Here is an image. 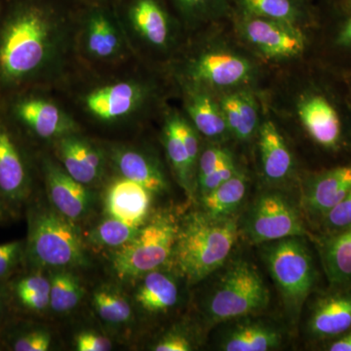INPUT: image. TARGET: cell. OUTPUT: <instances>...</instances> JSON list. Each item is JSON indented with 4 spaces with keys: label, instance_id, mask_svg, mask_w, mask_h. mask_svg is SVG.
Masks as SVG:
<instances>
[{
    "label": "cell",
    "instance_id": "17",
    "mask_svg": "<svg viewBox=\"0 0 351 351\" xmlns=\"http://www.w3.org/2000/svg\"><path fill=\"white\" fill-rule=\"evenodd\" d=\"M186 105L195 128L205 137L219 140L230 132L219 101L208 88L197 83L191 85L186 92Z\"/></svg>",
    "mask_w": 351,
    "mask_h": 351
},
{
    "label": "cell",
    "instance_id": "5",
    "mask_svg": "<svg viewBox=\"0 0 351 351\" xmlns=\"http://www.w3.org/2000/svg\"><path fill=\"white\" fill-rule=\"evenodd\" d=\"M269 290L262 277L248 263L233 265L215 288L208 300L206 313L210 320L221 322L244 317L265 308Z\"/></svg>",
    "mask_w": 351,
    "mask_h": 351
},
{
    "label": "cell",
    "instance_id": "36",
    "mask_svg": "<svg viewBox=\"0 0 351 351\" xmlns=\"http://www.w3.org/2000/svg\"><path fill=\"white\" fill-rule=\"evenodd\" d=\"M25 242L11 241L0 244V280L12 274L25 255Z\"/></svg>",
    "mask_w": 351,
    "mask_h": 351
},
{
    "label": "cell",
    "instance_id": "41",
    "mask_svg": "<svg viewBox=\"0 0 351 351\" xmlns=\"http://www.w3.org/2000/svg\"><path fill=\"white\" fill-rule=\"evenodd\" d=\"M237 172L234 161H228L221 165L218 169L215 170L211 174L205 176L197 180V186L199 189L201 196L206 195L215 189L218 188L221 184L230 180Z\"/></svg>",
    "mask_w": 351,
    "mask_h": 351
},
{
    "label": "cell",
    "instance_id": "35",
    "mask_svg": "<svg viewBox=\"0 0 351 351\" xmlns=\"http://www.w3.org/2000/svg\"><path fill=\"white\" fill-rule=\"evenodd\" d=\"M180 13L191 21H206L223 15L230 0H172Z\"/></svg>",
    "mask_w": 351,
    "mask_h": 351
},
{
    "label": "cell",
    "instance_id": "23",
    "mask_svg": "<svg viewBox=\"0 0 351 351\" xmlns=\"http://www.w3.org/2000/svg\"><path fill=\"white\" fill-rule=\"evenodd\" d=\"M113 161L125 179L145 186L152 193L165 191L167 182L162 171L142 152L130 149H119L113 154Z\"/></svg>",
    "mask_w": 351,
    "mask_h": 351
},
{
    "label": "cell",
    "instance_id": "39",
    "mask_svg": "<svg viewBox=\"0 0 351 351\" xmlns=\"http://www.w3.org/2000/svg\"><path fill=\"white\" fill-rule=\"evenodd\" d=\"M173 121H174L176 129L181 137L184 147L191 158V163L195 167H197L198 158H199V141H198L197 134L191 124L188 123L184 119L179 115H172Z\"/></svg>",
    "mask_w": 351,
    "mask_h": 351
},
{
    "label": "cell",
    "instance_id": "19",
    "mask_svg": "<svg viewBox=\"0 0 351 351\" xmlns=\"http://www.w3.org/2000/svg\"><path fill=\"white\" fill-rule=\"evenodd\" d=\"M351 191V165L328 171L314 180L307 189L306 205L309 211L324 216Z\"/></svg>",
    "mask_w": 351,
    "mask_h": 351
},
{
    "label": "cell",
    "instance_id": "43",
    "mask_svg": "<svg viewBox=\"0 0 351 351\" xmlns=\"http://www.w3.org/2000/svg\"><path fill=\"white\" fill-rule=\"evenodd\" d=\"M152 350L156 351H191L193 350L191 339L180 332H170L164 336Z\"/></svg>",
    "mask_w": 351,
    "mask_h": 351
},
{
    "label": "cell",
    "instance_id": "46",
    "mask_svg": "<svg viewBox=\"0 0 351 351\" xmlns=\"http://www.w3.org/2000/svg\"><path fill=\"white\" fill-rule=\"evenodd\" d=\"M5 210H4L3 206L0 204V221H3V219H5Z\"/></svg>",
    "mask_w": 351,
    "mask_h": 351
},
{
    "label": "cell",
    "instance_id": "33",
    "mask_svg": "<svg viewBox=\"0 0 351 351\" xmlns=\"http://www.w3.org/2000/svg\"><path fill=\"white\" fill-rule=\"evenodd\" d=\"M18 301L25 308L43 313L50 307V278L34 272L21 278L15 285Z\"/></svg>",
    "mask_w": 351,
    "mask_h": 351
},
{
    "label": "cell",
    "instance_id": "2",
    "mask_svg": "<svg viewBox=\"0 0 351 351\" xmlns=\"http://www.w3.org/2000/svg\"><path fill=\"white\" fill-rule=\"evenodd\" d=\"M239 237L232 217L189 215L178 228L173 249L176 267L189 284L206 278L223 265Z\"/></svg>",
    "mask_w": 351,
    "mask_h": 351
},
{
    "label": "cell",
    "instance_id": "24",
    "mask_svg": "<svg viewBox=\"0 0 351 351\" xmlns=\"http://www.w3.org/2000/svg\"><path fill=\"white\" fill-rule=\"evenodd\" d=\"M179 290L167 274L152 270L145 274L136 292V302L147 313H164L177 304Z\"/></svg>",
    "mask_w": 351,
    "mask_h": 351
},
{
    "label": "cell",
    "instance_id": "11",
    "mask_svg": "<svg viewBox=\"0 0 351 351\" xmlns=\"http://www.w3.org/2000/svg\"><path fill=\"white\" fill-rule=\"evenodd\" d=\"M43 170L52 207L71 221L84 219L94 203L93 195L86 186L76 181L63 167L52 161L46 160Z\"/></svg>",
    "mask_w": 351,
    "mask_h": 351
},
{
    "label": "cell",
    "instance_id": "18",
    "mask_svg": "<svg viewBox=\"0 0 351 351\" xmlns=\"http://www.w3.org/2000/svg\"><path fill=\"white\" fill-rule=\"evenodd\" d=\"M142 92L133 83L120 82L101 88L89 95L86 106L95 117L113 120L125 117L140 101Z\"/></svg>",
    "mask_w": 351,
    "mask_h": 351
},
{
    "label": "cell",
    "instance_id": "16",
    "mask_svg": "<svg viewBox=\"0 0 351 351\" xmlns=\"http://www.w3.org/2000/svg\"><path fill=\"white\" fill-rule=\"evenodd\" d=\"M311 334L330 338L351 329V293H339L318 300L308 321Z\"/></svg>",
    "mask_w": 351,
    "mask_h": 351
},
{
    "label": "cell",
    "instance_id": "6",
    "mask_svg": "<svg viewBox=\"0 0 351 351\" xmlns=\"http://www.w3.org/2000/svg\"><path fill=\"white\" fill-rule=\"evenodd\" d=\"M265 258L289 311L299 313L316 279L308 249L299 237H289L270 245L265 252Z\"/></svg>",
    "mask_w": 351,
    "mask_h": 351
},
{
    "label": "cell",
    "instance_id": "26",
    "mask_svg": "<svg viewBox=\"0 0 351 351\" xmlns=\"http://www.w3.org/2000/svg\"><path fill=\"white\" fill-rule=\"evenodd\" d=\"M322 257L329 280L339 287H351V226L327 240Z\"/></svg>",
    "mask_w": 351,
    "mask_h": 351
},
{
    "label": "cell",
    "instance_id": "4",
    "mask_svg": "<svg viewBox=\"0 0 351 351\" xmlns=\"http://www.w3.org/2000/svg\"><path fill=\"white\" fill-rule=\"evenodd\" d=\"M178 228L172 217L163 215L141 226L128 243L113 252L117 276L122 280L138 278L164 265L172 256Z\"/></svg>",
    "mask_w": 351,
    "mask_h": 351
},
{
    "label": "cell",
    "instance_id": "21",
    "mask_svg": "<svg viewBox=\"0 0 351 351\" xmlns=\"http://www.w3.org/2000/svg\"><path fill=\"white\" fill-rule=\"evenodd\" d=\"M263 174L270 182L287 179L293 169V157L274 122H263L258 134Z\"/></svg>",
    "mask_w": 351,
    "mask_h": 351
},
{
    "label": "cell",
    "instance_id": "40",
    "mask_svg": "<svg viewBox=\"0 0 351 351\" xmlns=\"http://www.w3.org/2000/svg\"><path fill=\"white\" fill-rule=\"evenodd\" d=\"M324 223L330 230L338 232L351 226V191L324 215Z\"/></svg>",
    "mask_w": 351,
    "mask_h": 351
},
{
    "label": "cell",
    "instance_id": "31",
    "mask_svg": "<svg viewBox=\"0 0 351 351\" xmlns=\"http://www.w3.org/2000/svg\"><path fill=\"white\" fill-rule=\"evenodd\" d=\"M248 15L298 25L304 16L302 0H233Z\"/></svg>",
    "mask_w": 351,
    "mask_h": 351
},
{
    "label": "cell",
    "instance_id": "14",
    "mask_svg": "<svg viewBox=\"0 0 351 351\" xmlns=\"http://www.w3.org/2000/svg\"><path fill=\"white\" fill-rule=\"evenodd\" d=\"M151 201V191L137 182L122 178L108 189L106 211L110 217L142 226L149 214Z\"/></svg>",
    "mask_w": 351,
    "mask_h": 351
},
{
    "label": "cell",
    "instance_id": "37",
    "mask_svg": "<svg viewBox=\"0 0 351 351\" xmlns=\"http://www.w3.org/2000/svg\"><path fill=\"white\" fill-rule=\"evenodd\" d=\"M52 337L44 329H34L21 335L14 341L13 350L16 351L49 350Z\"/></svg>",
    "mask_w": 351,
    "mask_h": 351
},
{
    "label": "cell",
    "instance_id": "34",
    "mask_svg": "<svg viewBox=\"0 0 351 351\" xmlns=\"http://www.w3.org/2000/svg\"><path fill=\"white\" fill-rule=\"evenodd\" d=\"M141 226H135L113 217L108 216L97 226L90 235V239L100 246L117 249L123 246L136 234Z\"/></svg>",
    "mask_w": 351,
    "mask_h": 351
},
{
    "label": "cell",
    "instance_id": "20",
    "mask_svg": "<svg viewBox=\"0 0 351 351\" xmlns=\"http://www.w3.org/2000/svg\"><path fill=\"white\" fill-rule=\"evenodd\" d=\"M126 13L145 40L159 47L166 45L169 38V17L159 0H128Z\"/></svg>",
    "mask_w": 351,
    "mask_h": 351
},
{
    "label": "cell",
    "instance_id": "30",
    "mask_svg": "<svg viewBox=\"0 0 351 351\" xmlns=\"http://www.w3.org/2000/svg\"><path fill=\"white\" fill-rule=\"evenodd\" d=\"M164 140L168 158L172 164L178 182L189 195H193L195 191V167L191 163L188 151L176 129L172 117H169L166 122Z\"/></svg>",
    "mask_w": 351,
    "mask_h": 351
},
{
    "label": "cell",
    "instance_id": "27",
    "mask_svg": "<svg viewBox=\"0 0 351 351\" xmlns=\"http://www.w3.org/2000/svg\"><path fill=\"white\" fill-rule=\"evenodd\" d=\"M280 332L260 323H247L235 327L223 339L226 351H267L280 346Z\"/></svg>",
    "mask_w": 351,
    "mask_h": 351
},
{
    "label": "cell",
    "instance_id": "32",
    "mask_svg": "<svg viewBox=\"0 0 351 351\" xmlns=\"http://www.w3.org/2000/svg\"><path fill=\"white\" fill-rule=\"evenodd\" d=\"M92 304L99 317L110 325L125 324L132 318V306L125 295L112 286L95 291Z\"/></svg>",
    "mask_w": 351,
    "mask_h": 351
},
{
    "label": "cell",
    "instance_id": "42",
    "mask_svg": "<svg viewBox=\"0 0 351 351\" xmlns=\"http://www.w3.org/2000/svg\"><path fill=\"white\" fill-rule=\"evenodd\" d=\"M75 348L78 351L112 350V343L107 337L94 332L84 331L75 337Z\"/></svg>",
    "mask_w": 351,
    "mask_h": 351
},
{
    "label": "cell",
    "instance_id": "13",
    "mask_svg": "<svg viewBox=\"0 0 351 351\" xmlns=\"http://www.w3.org/2000/svg\"><path fill=\"white\" fill-rule=\"evenodd\" d=\"M57 154L64 169L85 186L94 184L103 174L104 159L100 151L84 138L71 134L59 138Z\"/></svg>",
    "mask_w": 351,
    "mask_h": 351
},
{
    "label": "cell",
    "instance_id": "22",
    "mask_svg": "<svg viewBox=\"0 0 351 351\" xmlns=\"http://www.w3.org/2000/svg\"><path fill=\"white\" fill-rule=\"evenodd\" d=\"M228 131L240 141H248L258 129V112L255 98L250 92L234 90L219 99Z\"/></svg>",
    "mask_w": 351,
    "mask_h": 351
},
{
    "label": "cell",
    "instance_id": "12",
    "mask_svg": "<svg viewBox=\"0 0 351 351\" xmlns=\"http://www.w3.org/2000/svg\"><path fill=\"white\" fill-rule=\"evenodd\" d=\"M4 115L0 114V195L20 202L29 195V176L19 143Z\"/></svg>",
    "mask_w": 351,
    "mask_h": 351
},
{
    "label": "cell",
    "instance_id": "10",
    "mask_svg": "<svg viewBox=\"0 0 351 351\" xmlns=\"http://www.w3.org/2000/svg\"><path fill=\"white\" fill-rule=\"evenodd\" d=\"M253 75L249 60L226 50L204 53L191 66L193 82L210 89H235L250 82Z\"/></svg>",
    "mask_w": 351,
    "mask_h": 351
},
{
    "label": "cell",
    "instance_id": "1",
    "mask_svg": "<svg viewBox=\"0 0 351 351\" xmlns=\"http://www.w3.org/2000/svg\"><path fill=\"white\" fill-rule=\"evenodd\" d=\"M56 16L45 0H4L0 12V96L27 90L49 64Z\"/></svg>",
    "mask_w": 351,
    "mask_h": 351
},
{
    "label": "cell",
    "instance_id": "8",
    "mask_svg": "<svg viewBox=\"0 0 351 351\" xmlns=\"http://www.w3.org/2000/svg\"><path fill=\"white\" fill-rule=\"evenodd\" d=\"M246 232L256 244L306 235L295 208L277 193H265L258 198L249 213Z\"/></svg>",
    "mask_w": 351,
    "mask_h": 351
},
{
    "label": "cell",
    "instance_id": "47",
    "mask_svg": "<svg viewBox=\"0 0 351 351\" xmlns=\"http://www.w3.org/2000/svg\"><path fill=\"white\" fill-rule=\"evenodd\" d=\"M4 0H0V12H1L2 7H3Z\"/></svg>",
    "mask_w": 351,
    "mask_h": 351
},
{
    "label": "cell",
    "instance_id": "29",
    "mask_svg": "<svg viewBox=\"0 0 351 351\" xmlns=\"http://www.w3.org/2000/svg\"><path fill=\"white\" fill-rule=\"evenodd\" d=\"M50 278V308L57 313L73 311L84 295L80 277L69 269H53Z\"/></svg>",
    "mask_w": 351,
    "mask_h": 351
},
{
    "label": "cell",
    "instance_id": "44",
    "mask_svg": "<svg viewBox=\"0 0 351 351\" xmlns=\"http://www.w3.org/2000/svg\"><path fill=\"white\" fill-rule=\"evenodd\" d=\"M331 351H351V332L341 337L338 341H334L330 346Z\"/></svg>",
    "mask_w": 351,
    "mask_h": 351
},
{
    "label": "cell",
    "instance_id": "3",
    "mask_svg": "<svg viewBox=\"0 0 351 351\" xmlns=\"http://www.w3.org/2000/svg\"><path fill=\"white\" fill-rule=\"evenodd\" d=\"M25 255L29 265L38 269H71L89 263L75 221L53 207L38 206L29 214Z\"/></svg>",
    "mask_w": 351,
    "mask_h": 351
},
{
    "label": "cell",
    "instance_id": "7",
    "mask_svg": "<svg viewBox=\"0 0 351 351\" xmlns=\"http://www.w3.org/2000/svg\"><path fill=\"white\" fill-rule=\"evenodd\" d=\"M237 25L245 40L269 59H293L306 49V36L298 25L241 12Z\"/></svg>",
    "mask_w": 351,
    "mask_h": 351
},
{
    "label": "cell",
    "instance_id": "15",
    "mask_svg": "<svg viewBox=\"0 0 351 351\" xmlns=\"http://www.w3.org/2000/svg\"><path fill=\"white\" fill-rule=\"evenodd\" d=\"M298 113L311 138L325 147H336L341 137V122L331 104L320 96L304 98Z\"/></svg>",
    "mask_w": 351,
    "mask_h": 351
},
{
    "label": "cell",
    "instance_id": "28",
    "mask_svg": "<svg viewBox=\"0 0 351 351\" xmlns=\"http://www.w3.org/2000/svg\"><path fill=\"white\" fill-rule=\"evenodd\" d=\"M247 191L246 177L237 171L230 180L202 197L204 212L214 217H228L237 211Z\"/></svg>",
    "mask_w": 351,
    "mask_h": 351
},
{
    "label": "cell",
    "instance_id": "38",
    "mask_svg": "<svg viewBox=\"0 0 351 351\" xmlns=\"http://www.w3.org/2000/svg\"><path fill=\"white\" fill-rule=\"evenodd\" d=\"M232 156L226 149L210 147L200 154L197 163V180L211 174L221 165L232 160Z\"/></svg>",
    "mask_w": 351,
    "mask_h": 351
},
{
    "label": "cell",
    "instance_id": "45",
    "mask_svg": "<svg viewBox=\"0 0 351 351\" xmlns=\"http://www.w3.org/2000/svg\"><path fill=\"white\" fill-rule=\"evenodd\" d=\"M339 43L343 45H351V18L346 23L345 27L339 34Z\"/></svg>",
    "mask_w": 351,
    "mask_h": 351
},
{
    "label": "cell",
    "instance_id": "9",
    "mask_svg": "<svg viewBox=\"0 0 351 351\" xmlns=\"http://www.w3.org/2000/svg\"><path fill=\"white\" fill-rule=\"evenodd\" d=\"M6 113L18 125L40 138H62L75 131L66 113L51 101L25 93V90L6 97Z\"/></svg>",
    "mask_w": 351,
    "mask_h": 351
},
{
    "label": "cell",
    "instance_id": "48",
    "mask_svg": "<svg viewBox=\"0 0 351 351\" xmlns=\"http://www.w3.org/2000/svg\"><path fill=\"white\" fill-rule=\"evenodd\" d=\"M1 308H2V302H1V299H0V311H1Z\"/></svg>",
    "mask_w": 351,
    "mask_h": 351
},
{
    "label": "cell",
    "instance_id": "25",
    "mask_svg": "<svg viewBox=\"0 0 351 351\" xmlns=\"http://www.w3.org/2000/svg\"><path fill=\"white\" fill-rule=\"evenodd\" d=\"M86 45L90 54L99 59H108L119 52L121 43L117 27L107 11L97 7L88 14Z\"/></svg>",
    "mask_w": 351,
    "mask_h": 351
}]
</instances>
